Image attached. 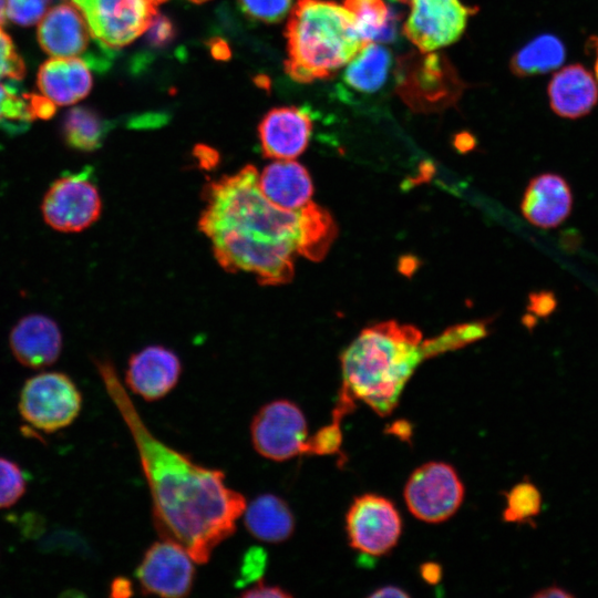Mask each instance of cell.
Returning a JSON list of instances; mask_svg holds the SVG:
<instances>
[{
	"label": "cell",
	"mask_w": 598,
	"mask_h": 598,
	"mask_svg": "<svg viewBox=\"0 0 598 598\" xmlns=\"http://www.w3.org/2000/svg\"><path fill=\"white\" fill-rule=\"evenodd\" d=\"M194 563L184 547L161 538L146 549L135 575L146 595L185 597L193 588Z\"/></svg>",
	"instance_id": "12"
},
{
	"label": "cell",
	"mask_w": 598,
	"mask_h": 598,
	"mask_svg": "<svg viewBox=\"0 0 598 598\" xmlns=\"http://www.w3.org/2000/svg\"><path fill=\"white\" fill-rule=\"evenodd\" d=\"M240 596L246 597V598H259V597L287 598V597H291L292 595L279 586L267 585L262 582V579H261L258 582H256L252 587H250L248 590H245Z\"/></svg>",
	"instance_id": "37"
},
{
	"label": "cell",
	"mask_w": 598,
	"mask_h": 598,
	"mask_svg": "<svg viewBox=\"0 0 598 598\" xmlns=\"http://www.w3.org/2000/svg\"><path fill=\"white\" fill-rule=\"evenodd\" d=\"M484 326L480 323L453 327L435 339L423 341L425 357H432L446 350L460 348L485 334Z\"/></svg>",
	"instance_id": "28"
},
{
	"label": "cell",
	"mask_w": 598,
	"mask_h": 598,
	"mask_svg": "<svg viewBox=\"0 0 598 598\" xmlns=\"http://www.w3.org/2000/svg\"><path fill=\"white\" fill-rule=\"evenodd\" d=\"M390 64L389 50L377 42H368L348 62L344 82L358 92H375L385 83Z\"/></svg>",
	"instance_id": "22"
},
{
	"label": "cell",
	"mask_w": 598,
	"mask_h": 598,
	"mask_svg": "<svg viewBox=\"0 0 598 598\" xmlns=\"http://www.w3.org/2000/svg\"><path fill=\"white\" fill-rule=\"evenodd\" d=\"M587 43V49H592L595 52L594 76L598 82V35L589 37Z\"/></svg>",
	"instance_id": "42"
},
{
	"label": "cell",
	"mask_w": 598,
	"mask_h": 598,
	"mask_svg": "<svg viewBox=\"0 0 598 598\" xmlns=\"http://www.w3.org/2000/svg\"><path fill=\"white\" fill-rule=\"evenodd\" d=\"M37 84L56 105L74 104L93 84L90 65L81 58H52L39 69Z\"/></svg>",
	"instance_id": "20"
},
{
	"label": "cell",
	"mask_w": 598,
	"mask_h": 598,
	"mask_svg": "<svg viewBox=\"0 0 598 598\" xmlns=\"http://www.w3.org/2000/svg\"><path fill=\"white\" fill-rule=\"evenodd\" d=\"M258 185L268 200L289 210L307 205L313 194L308 171L296 159H274L258 173Z\"/></svg>",
	"instance_id": "19"
},
{
	"label": "cell",
	"mask_w": 598,
	"mask_h": 598,
	"mask_svg": "<svg viewBox=\"0 0 598 598\" xmlns=\"http://www.w3.org/2000/svg\"><path fill=\"white\" fill-rule=\"evenodd\" d=\"M341 420L333 419L329 425L322 426L315 434L308 436L305 454L310 455H333L340 450L342 433Z\"/></svg>",
	"instance_id": "31"
},
{
	"label": "cell",
	"mask_w": 598,
	"mask_h": 598,
	"mask_svg": "<svg viewBox=\"0 0 598 598\" xmlns=\"http://www.w3.org/2000/svg\"><path fill=\"white\" fill-rule=\"evenodd\" d=\"M27 480L20 466L0 456V508L13 506L25 493Z\"/></svg>",
	"instance_id": "29"
},
{
	"label": "cell",
	"mask_w": 598,
	"mask_h": 598,
	"mask_svg": "<svg viewBox=\"0 0 598 598\" xmlns=\"http://www.w3.org/2000/svg\"><path fill=\"white\" fill-rule=\"evenodd\" d=\"M250 436L259 455L277 462L287 461L305 454L307 420L295 402L275 400L262 405L255 414Z\"/></svg>",
	"instance_id": "8"
},
{
	"label": "cell",
	"mask_w": 598,
	"mask_h": 598,
	"mask_svg": "<svg viewBox=\"0 0 598 598\" xmlns=\"http://www.w3.org/2000/svg\"><path fill=\"white\" fill-rule=\"evenodd\" d=\"M174 29L167 18L153 14L143 34H146L148 42L152 45H163L172 40Z\"/></svg>",
	"instance_id": "35"
},
{
	"label": "cell",
	"mask_w": 598,
	"mask_h": 598,
	"mask_svg": "<svg viewBox=\"0 0 598 598\" xmlns=\"http://www.w3.org/2000/svg\"><path fill=\"white\" fill-rule=\"evenodd\" d=\"M150 3H152L153 6L157 4V3H161L162 1L164 0H147Z\"/></svg>",
	"instance_id": "44"
},
{
	"label": "cell",
	"mask_w": 598,
	"mask_h": 598,
	"mask_svg": "<svg viewBox=\"0 0 598 598\" xmlns=\"http://www.w3.org/2000/svg\"><path fill=\"white\" fill-rule=\"evenodd\" d=\"M106 390L135 442L152 496L153 522L161 538L184 547L206 564L236 530L245 497L227 486L220 470L195 463L146 426L111 364L99 365Z\"/></svg>",
	"instance_id": "2"
},
{
	"label": "cell",
	"mask_w": 598,
	"mask_h": 598,
	"mask_svg": "<svg viewBox=\"0 0 598 598\" xmlns=\"http://www.w3.org/2000/svg\"><path fill=\"white\" fill-rule=\"evenodd\" d=\"M193 1H204V0H193Z\"/></svg>",
	"instance_id": "45"
},
{
	"label": "cell",
	"mask_w": 598,
	"mask_h": 598,
	"mask_svg": "<svg viewBox=\"0 0 598 598\" xmlns=\"http://www.w3.org/2000/svg\"><path fill=\"white\" fill-rule=\"evenodd\" d=\"M410 7L403 25L406 38L423 53L447 47L464 32L476 8L460 0H396Z\"/></svg>",
	"instance_id": "10"
},
{
	"label": "cell",
	"mask_w": 598,
	"mask_h": 598,
	"mask_svg": "<svg viewBox=\"0 0 598 598\" xmlns=\"http://www.w3.org/2000/svg\"><path fill=\"white\" fill-rule=\"evenodd\" d=\"M29 101L30 107L35 118L49 120L51 118L55 111L56 104L43 94H29L25 93Z\"/></svg>",
	"instance_id": "36"
},
{
	"label": "cell",
	"mask_w": 598,
	"mask_h": 598,
	"mask_svg": "<svg viewBox=\"0 0 598 598\" xmlns=\"http://www.w3.org/2000/svg\"><path fill=\"white\" fill-rule=\"evenodd\" d=\"M103 50L121 49L141 37L153 14L147 0H70Z\"/></svg>",
	"instance_id": "9"
},
{
	"label": "cell",
	"mask_w": 598,
	"mask_h": 598,
	"mask_svg": "<svg viewBox=\"0 0 598 598\" xmlns=\"http://www.w3.org/2000/svg\"><path fill=\"white\" fill-rule=\"evenodd\" d=\"M9 346L16 360L31 369L52 365L62 350V333L48 316L32 313L21 318L11 329Z\"/></svg>",
	"instance_id": "16"
},
{
	"label": "cell",
	"mask_w": 598,
	"mask_h": 598,
	"mask_svg": "<svg viewBox=\"0 0 598 598\" xmlns=\"http://www.w3.org/2000/svg\"><path fill=\"white\" fill-rule=\"evenodd\" d=\"M34 118L27 95L19 96L11 87L0 84V122L18 131Z\"/></svg>",
	"instance_id": "27"
},
{
	"label": "cell",
	"mask_w": 598,
	"mask_h": 598,
	"mask_svg": "<svg viewBox=\"0 0 598 598\" xmlns=\"http://www.w3.org/2000/svg\"><path fill=\"white\" fill-rule=\"evenodd\" d=\"M549 106L559 117L577 120L588 115L598 104V82L580 63L560 68L547 87Z\"/></svg>",
	"instance_id": "17"
},
{
	"label": "cell",
	"mask_w": 598,
	"mask_h": 598,
	"mask_svg": "<svg viewBox=\"0 0 598 598\" xmlns=\"http://www.w3.org/2000/svg\"><path fill=\"white\" fill-rule=\"evenodd\" d=\"M239 4L250 18L272 23L290 14L293 0H239Z\"/></svg>",
	"instance_id": "30"
},
{
	"label": "cell",
	"mask_w": 598,
	"mask_h": 598,
	"mask_svg": "<svg viewBox=\"0 0 598 598\" xmlns=\"http://www.w3.org/2000/svg\"><path fill=\"white\" fill-rule=\"evenodd\" d=\"M422 343L414 326L396 321L362 330L341 354L342 384L332 413L343 417L362 401L379 415H389L426 358Z\"/></svg>",
	"instance_id": "3"
},
{
	"label": "cell",
	"mask_w": 598,
	"mask_h": 598,
	"mask_svg": "<svg viewBox=\"0 0 598 598\" xmlns=\"http://www.w3.org/2000/svg\"><path fill=\"white\" fill-rule=\"evenodd\" d=\"M573 209V193L567 181L554 173L534 177L523 196L522 213L534 226L554 228L565 221Z\"/></svg>",
	"instance_id": "18"
},
{
	"label": "cell",
	"mask_w": 598,
	"mask_h": 598,
	"mask_svg": "<svg viewBox=\"0 0 598 598\" xmlns=\"http://www.w3.org/2000/svg\"><path fill=\"white\" fill-rule=\"evenodd\" d=\"M109 130L107 122L86 106L69 110L62 122V136L72 148L91 152L101 146Z\"/></svg>",
	"instance_id": "24"
},
{
	"label": "cell",
	"mask_w": 598,
	"mask_h": 598,
	"mask_svg": "<svg viewBox=\"0 0 598 598\" xmlns=\"http://www.w3.org/2000/svg\"><path fill=\"white\" fill-rule=\"evenodd\" d=\"M6 19H7L6 2H4V0H0V24L1 25H3Z\"/></svg>",
	"instance_id": "43"
},
{
	"label": "cell",
	"mask_w": 598,
	"mask_h": 598,
	"mask_svg": "<svg viewBox=\"0 0 598 598\" xmlns=\"http://www.w3.org/2000/svg\"><path fill=\"white\" fill-rule=\"evenodd\" d=\"M506 505L503 518L507 523L535 526V518L542 512V493L530 481H523L505 493Z\"/></svg>",
	"instance_id": "26"
},
{
	"label": "cell",
	"mask_w": 598,
	"mask_h": 598,
	"mask_svg": "<svg viewBox=\"0 0 598 598\" xmlns=\"http://www.w3.org/2000/svg\"><path fill=\"white\" fill-rule=\"evenodd\" d=\"M312 121L307 111L281 106L269 111L258 126L264 154L272 159H296L307 148Z\"/></svg>",
	"instance_id": "15"
},
{
	"label": "cell",
	"mask_w": 598,
	"mask_h": 598,
	"mask_svg": "<svg viewBox=\"0 0 598 598\" xmlns=\"http://www.w3.org/2000/svg\"><path fill=\"white\" fill-rule=\"evenodd\" d=\"M24 74V61L17 52L11 38L0 24V80L3 78L21 80Z\"/></svg>",
	"instance_id": "34"
},
{
	"label": "cell",
	"mask_w": 598,
	"mask_h": 598,
	"mask_svg": "<svg viewBox=\"0 0 598 598\" xmlns=\"http://www.w3.org/2000/svg\"><path fill=\"white\" fill-rule=\"evenodd\" d=\"M409 596L410 595L405 590H403L402 588L396 587V586L381 587V588L377 589L374 592H372L370 595V597H373V598H377V597H380V598H390V597L402 598V597H409Z\"/></svg>",
	"instance_id": "41"
},
{
	"label": "cell",
	"mask_w": 598,
	"mask_h": 598,
	"mask_svg": "<svg viewBox=\"0 0 598 598\" xmlns=\"http://www.w3.org/2000/svg\"><path fill=\"white\" fill-rule=\"evenodd\" d=\"M268 563L267 551L259 546L248 548L241 557L236 578L237 587L256 584L262 579Z\"/></svg>",
	"instance_id": "33"
},
{
	"label": "cell",
	"mask_w": 598,
	"mask_h": 598,
	"mask_svg": "<svg viewBox=\"0 0 598 598\" xmlns=\"http://www.w3.org/2000/svg\"><path fill=\"white\" fill-rule=\"evenodd\" d=\"M111 597H128L133 595L132 581L126 577H116L111 584Z\"/></svg>",
	"instance_id": "39"
},
{
	"label": "cell",
	"mask_w": 598,
	"mask_h": 598,
	"mask_svg": "<svg viewBox=\"0 0 598 598\" xmlns=\"http://www.w3.org/2000/svg\"><path fill=\"white\" fill-rule=\"evenodd\" d=\"M464 492V485L453 466L444 462H429L410 475L403 496L416 518L441 523L456 513Z\"/></svg>",
	"instance_id": "7"
},
{
	"label": "cell",
	"mask_w": 598,
	"mask_h": 598,
	"mask_svg": "<svg viewBox=\"0 0 598 598\" xmlns=\"http://www.w3.org/2000/svg\"><path fill=\"white\" fill-rule=\"evenodd\" d=\"M423 579L430 584H436L442 576L441 567L434 563H425L421 566Z\"/></svg>",
	"instance_id": "40"
},
{
	"label": "cell",
	"mask_w": 598,
	"mask_h": 598,
	"mask_svg": "<svg viewBox=\"0 0 598 598\" xmlns=\"http://www.w3.org/2000/svg\"><path fill=\"white\" fill-rule=\"evenodd\" d=\"M4 2L7 18L17 24L29 27L43 18L52 0H4Z\"/></svg>",
	"instance_id": "32"
},
{
	"label": "cell",
	"mask_w": 598,
	"mask_h": 598,
	"mask_svg": "<svg viewBox=\"0 0 598 598\" xmlns=\"http://www.w3.org/2000/svg\"><path fill=\"white\" fill-rule=\"evenodd\" d=\"M365 43L390 41L395 33V18L383 0H344Z\"/></svg>",
	"instance_id": "25"
},
{
	"label": "cell",
	"mask_w": 598,
	"mask_h": 598,
	"mask_svg": "<svg viewBox=\"0 0 598 598\" xmlns=\"http://www.w3.org/2000/svg\"><path fill=\"white\" fill-rule=\"evenodd\" d=\"M182 364L177 354L163 346H148L134 353L127 363L125 383L146 401H156L177 384Z\"/></svg>",
	"instance_id": "14"
},
{
	"label": "cell",
	"mask_w": 598,
	"mask_h": 598,
	"mask_svg": "<svg viewBox=\"0 0 598 598\" xmlns=\"http://www.w3.org/2000/svg\"><path fill=\"white\" fill-rule=\"evenodd\" d=\"M102 199L89 169L55 179L41 203L44 221L61 233H79L101 215Z\"/></svg>",
	"instance_id": "6"
},
{
	"label": "cell",
	"mask_w": 598,
	"mask_h": 598,
	"mask_svg": "<svg viewBox=\"0 0 598 598\" xmlns=\"http://www.w3.org/2000/svg\"><path fill=\"white\" fill-rule=\"evenodd\" d=\"M82 403L81 391L68 374L49 371L24 382L18 409L23 420L33 427L53 433L73 423Z\"/></svg>",
	"instance_id": "5"
},
{
	"label": "cell",
	"mask_w": 598,
	"mask_h": 598,
	"mask_svg": "<svg viewBox=\"0 0 598 598\" xmlns=\"http://www.w3.org/2000/svg\"><path fill=\"white\" fill-rule=\"evenodd\" d=\"M37 37L42 50L53 58H80L86 63L94 40L82 13L73 3L49 8L39 21Z\"/></svg>",
	"instance_id": "13"
},
{
	"label": "cell",
	"mask_w": 598,
	"mask_h": 598,
	"mask_svg": "<svg viewBox=\"0 0 598 598\" xmlns=\"http://www.w3.org/2000/svg\"><path fill=\"white\" fill-rule=\"evenodd\" d=\"M350 546L371 556L389 553L402 533V519L394 504L377 494H363L352 502L346 516Z\"/></svg>",
	"instance_id": "11"
},
{
	"label": "cell",
	"mask_w": 598,
	"mask_h": 598,
	"mask_svg": "<svg viewBox=\"0 0 598 598\" xmlns=\"http://www.w3.org/2000/svg\"><path fill=\"white\" fill-rule=\"evenodd\" d=\"M289 16L286 71L298 82L334 74L365 44L343 4L298 0Z\"/></svg>",
	"instance_id": "4"
},
{
	"label": "cell",
	"mask_w": 598,
	"mask_h": 598,
	"mask_svg": "<svg viewBox=\"0 0 598 598\" xmlns=\"http://www.w3.org/2000/svg\"><path fill=\"white\" fill-rule=\"evenodd\" d=\"M566 47L555 34L543 33L527 42L512 58L511 69L517 76L545 74L560 68Z\"/></svg>",
	"instance_id": "23"
},
{
	"label": "cell",
	"mask_w": 598,
	"mask_h": 598,
	"mask_svg": "<svg viewBox=\"0 0 598 598\" xmlns=\"http://www.w3.org/2000/svg\"><path fill=\"white\" fill-rule=\"evenodd\" d=\"M243 515L247 530L261 542H285L295 529L290 507L282 498L270 493L261 494L246 504Z\"/></svg>",
	"instance_id": "21"
},
{
	"label": "cell",
	"mask_w": 598,
	"mask_h": 598,
	"mask_svg": "<svg viewBox=\"0 0 598 598\" xmlns=\"http://www.w3.org/2000/svg\"><path fill=\"white\" fill-rule=\"evenodd\" d=\"M534 598H574L575 595L559 585H550L542 588L533 595Z\"/></svg>",
	"instance_id": "38"
},
{
	"label": "cell",
	"mask_w": 598,
	"mask_h": 598,
	"mask_svg": "<svg viewBox=\"0 0 598 598\" xmlns=\"http://www.w3.org/2000/svg\"><path fill=\"white\" fill-rule=\"evenodd\" d=\"M204 200L198 227L218 264L230 272L251 274L261 285L290 281L296 257L322 259L337 235L330 214L313 202L289 210L268 200L251 165L209 182Z\"/></svg>",
	"instance_id": "1"
}]
</instances>
